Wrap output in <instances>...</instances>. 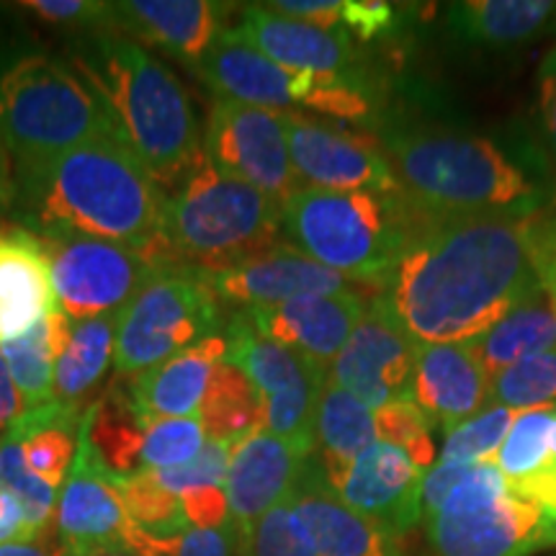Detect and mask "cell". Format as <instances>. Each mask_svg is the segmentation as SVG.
I'll list each match as a JSON object with an SVG mask.
<instances>
[{"label": "cell", "mask_w": 556, "mask_h": 556, "mask_svg": "<svg viewBox=\"0 0 556 556\" xmlns=\"http://www.w3.org/2000/svg\"><path fill=\"white\" fill-rule=\"evenodd\" d=\"M539 103L548 142L556 155V50H552L539 67Z\"/></svg>", "instance_id": "50"}, {"label": "cell", "mask_w": 556, "mask_h": 556, "mask_svg": "<svg viewBox=\"0 0 556 556\" xmlns=\"http://www.w3.org/2000/svg\"><path fill=\"white\" fill-rule=\"evenodd\" d=\"M531 242L539 281L556 307V219L531 217Z\"/></svg>", "instance_id": "47"}, {"label": "cell", "mask_w": 556, "mask_h": 556, "mask_svg": "<svg viewBox=\"0 0 556 556\" xmlns=\"http://www.w3.org/2000/svg\"><path fill=\"white\" fill-rule=\"evenodd\" d=\"M0 556H50L45 546L26 541V544H3L0 546Z\"/></svg>", "instance_id": "52"}, {"label": "cell", "mask_w": 556, "mask_h": 556, "mask_svg": "<svg viewBox=\"0 0 556 556\" xmlns=\"http://www.w3.org/2000/svg\"><path fill=\"white\" fill-rule=\"evenodd\" d=\"M225 338L229 345L227 361L245 374L255 392L261 394V400L287 392V389L315 377V374H328V368L315 364L302 353L261 336L255 325L250 323L245 309L229 319Z\"/></svg>", "instance_id": "30"}, {"label": "cell", "mask_w": 556, "mask_h": 556, "mask_svg": "<svg viewBox=\"0 0 556 556\" xmlns=\"http://www.w3.org/2000/svg\"><path fill=\"white\" fill-rule=\"evenodd\" d=\"M238 31L289 73L361 83L356 47L343 26L323 29L307 21L281 16L268 5H245Z\"/></svg>", "instance_id": "16"}, {"label": "cell", "mask_w": 556, "mask_h": 556, "mask_svg": "<svg viewBox=\"0 0 556 556\" xmlns=\"http://www.w3.org/2000/svg\"><path fill=\"white\" fill-rule=\"evenodd\" d=\"M238 556H250V554L245 552V548H242V546H240V552H238Z\"/></svg>", "instance_id": "56"}, {"label": "cell", "mask_w": 556, "mask_h": 556, "mask_svg": "<svg viewBox=\"0 0 556 556\" xmlns=\"http://www.w3.org/2000/svg\"><path fill=\"white\" fill-rule=\"evenodd\" d=\"M101 556H131L129 552H111V554H101Z\"/></svg>", "instance_id": "55"}, {"label": "cell", "mask_w": 556, "mask_h": 556, "mask_svg": "<svg viewBox=\"0 0 556 556\" xmlns=\"http://www.w3.org/2000/svg\"><path fill=\"white\" fill-rule=\"evenodd\" d=\"M291 505L317 556H400L397 536L379 520L353 510L312 456L291 492Z\"/></svg>", "instance_id": "19"}, {"label": "cell", "mask_w": 556, "mask_h": 556, "mask_svg": "<svg viewBox=\"0 0 556 556\" xmlns=\"http://www.w3.org/2000/svg\"><path fill=\"white\" fill-rule=\"evenodd\" d=\"M270 11L281 13V16L307 21V24L323 26V29H338L340 24V9L343 3L338 0H274L266 3Z\"/></svg>", "instance_id": "48"}, {"label": "cell", "mask_w": 556, "mask_h": 556, "mask_svg": "<svg viewBox=\"0 0 556 556\" xmlns=\"http://www.w3.org/2000/svg\"><path fill=\"white\" fill-rule=\"evenodd\" d=\"M283 235L319 266L384 287L413 232L402 191H325L302 186L281 206Z\"/></svg>", "instance_id": "7"}, {"label": "cell", "mask_w": 556, "mask_h": 556, "mask_svg": "<svg viewBox=\"0 0 556 556\" xmlns=\"http://www.w3.org/2000/svg\"><path fill=\"white\" fill-rule=\"evenodd\" d=\"M219 302L238 307H278L299 296H328L351 291L348 278L319 266L291 245H278L219 274H206Z\"/></svg>", "instance_id": "18"}, {"label": "cell", "mask_w": 556, "mask_h": 556, "mask_svg": "<svg viewBox=\"0 0 556 556\" xmlns=\"http://www.w3.org/2000/svg\"><path fill=\"white\" fill-rule=\"evenodd\" d=\"M13 212V184H0V225H5L3 217Z\"/></svg>", "instance_id": "53"}, {"label": "cell", "mask_w": 556, "mask_h": 556, "mask_svg": "<svg viewBox=\"0 0 556 556\" xmlns=\"http://www.w3.org/2000/svg\"><path fill=\"white\" fill-rule=\"evenodd\" d=\"M490 400L492 405L507 407L513 413L556 407V348L518 361L516 366L492 377Z\"/></svg>", "instance_id": "35"}, {"label": "cell", "mask_w": 556, "mask_h": 556, "mask_svg": "<svg viewBox=\"0 0 556 556\" xmlns=\"http://www.w3.org/2000/svg\"><path fill=\"white\" fill-rule=\"evenodd\" d=\"M340 24L351 37L377 39L392 34L397 24V9L384 0H343L340 9Z\"/></svg>", "instance_id": "44"}, {"label": "cell", "mask_w": 556, "mask_h": 556, "mask_svg": "<svg viewBox=\"0 0 556 556\" xmlns=\"http://www.w3.org/2000/svg\"><path fill=\"white\" fill-rule=\"evenodd\" d=\"M124 546L131 556H238L240 533L232 520L219 528H189L173 539H152L129 526Z\"/></svg>", "instance_id": "40"}, {"label": "cell", "mask_w": 556, "mask_h": 556, "mask_svg": "<svg viewBox=\"0 0 556 556\" xmlns=\"http://www.w3.org/2000/svg\"><path fill=\"white\" fill-rule=\"evenodd\" d=\"M422 477L426 471L405 451L377 441L330 486L353 510L379 520L400 539L422 518Z\"/></svg>", "instance_id": "17"}, {"label": "cell", "mask_w": 556, "mask_h": 556, "mask_svg": "<svg viewBox=\"0 0 556 556\" xmlns=\"http://www.w3.org/2000/svg\"><path fill=\"white\" fill-rule=\"evenodd\" d=\"M309 456L299 454L281 438L258 430L242 438L232 448L225 479V495L229 503V520L238 528L240 541H245L258 520L270 507L283 503L299 482Z\"/></svg>", "instance_id": "21"}, {"label": "cell", "mask_w": 556, "mask_h": 556, "mask_svg": "<svg viewBox=\"0 0 556 556\" xmlns=\"http://www.w3.org/2000/svg\"><path fill=\"white\" fill-rule=\"evenodd\" d=\"M88 435L101 462L122 479L180 467L206 443L199 415L155 417L139 413L124 389H114L88 409Z\"/></svg>", "instance_id": "11"}, {"label": "cell", "mask_w": 556, "mask_h": 556, "mask_svg": "<svg viewBox=\"0 0 556 556\" xmlns=\"http://www.w3.org/2000/svg\"><path fill=\"white\" fill-rule=\"evenodd\" d=\"M238 443L229 441H212L206 438L204 448L199 451L191 462L180 464V467L148 471L163 490L173 492V495H184L189 490H199V486H225L229 458H232V448Z\"/></svg>", "instance_id": "42"}, {"label": "cell", "mask_w": 556, "mask_h": 556, "mask_svg": "<svg viewBox=\"0 0 556 556\" xmlns=\"http://www.w3.org/2000/svg\"><path fill=\"white\" fill-rule=\"evenodd\" d=\"M374 420H377L379 441L405 451L415 467L428 471L438 462L433 426L426 413L415 405V400L389 402V405L374 409Z\"/></svg>", "instance_id": "39"}, {"label": "cell", "mask_w": 556, "mask_h": 556, "mask_svg": "<svg viewBox=\"0 0 556 556\" xmlns=\"http://www.w3.org/2000/svg\"><path fill=\"white\" fill-rule=\"evenodd\" d=\"M0 490L11 492L18 500L26 510V518H29L31 531L39 536L50 523L54 507H58V490L47 484L45 479L31 475L24 462L18 435L11 428L0 438Z\"/></svg>", "instance_id": "37"}, {"label": "cell", "mask_w": 556, "mask_h": 556, "mask_svg": "<svg viewBox=\"0 0 556 556\" xmlns=\"http://www.w3.org/2000/svg\"><path fill=\"white\" fill-rule=\"evenodd\" d=\"M219 16L222 5L208 0H124L111 3V31L197 67L222 31Z\"/></svg>", "instance_id": "23"}, {"label": "cell", "mask_w": 556, "mask_h": 556, "mask_svg": "<svg viewBox=\"0 0 556 556\" xmlns=\"http://www.w3.org/2000/svg\"><path fill=\"white\" fill-rule=\"evenodd\" d=\"M415 351V340L402 330V325L377 296L366 304L343 351L332 361L328 381L345 389L368 409L413 400Z\"/></svg>", "instance_id": "14"}, {"label": "cell", "mask_w": 556, "mask_h": 556, "mask_svg": "<svg viewBox=\"0 0 556 556\" xmlns=\"http://www.w3.org/2000/svg\"><path fill=\"white\" fill-rule=\"evenodd\" d=\"M554 18L552 0H467L448 9V29L471 47L510 50L544 37Z\"/></svg>", "instance_id": "28"}, {"label": "cell", "mask_w": 556, "mask_h": 556, "mask_svg": "<svg viewBox=\"0 0 556 556\" xmlns=\"http://www.w3.org/2000/svg\"><path fill=\"white\" fill-rule=\"evenodd\" d=\"M471 348L490 379L518 361L556 348V307L552 296L544 287L533 289L484 336L471 340Z\"/></svg>", "instance_id": "29"}, {"label": "cell", "mask_w": 556, "mask_h": 556, "mask_svg": "<svg viewBox=\"0 0 556 556\" xmlns=\"http://www.w3.org/2000/svg\"><path fill=\"white\" fill-rule=\"evenodd\" d=\"M21 415H24V400H21L18 389L11 379L9 364L0 353V433H5Z\"/></svg>", "instance_id": "51"}, {"label": "cell", "mask_w": 556, "mask_h": 556, "mask_svg": "<svg viewBox=\"0 0 556 556\" xmlns=\"http://www.w3.org/2000/svg\"><path fill=\"white\" fill-rule=\"evenodd\" d=\"M21 9H29L54 26L80 29V34L111 31V3L99 0H24Z\"/></svg>", "instance_id": "43"}, {"label": "cell", "mask_w": 556, "mask_h": 556, "mask_svg": "<svg viewBox=\"0 0 556 556\" xmlns=\"http://www.w3.org/2000/svg\"><path fill=\"white\" fill-rule=\"evenodd\" d=\"M129 516L119 492V477L101 462L88 435L83 413L78 448L58 500V533L65 556H101L127 552Z\"/></svg>", "instance_id": "13"}, {"label": "cell", "mask_w": 556, "mask_h": 556, "mask_svg": "<svg viewBox=\"0 0 556 556\" xmlns=\"http://www.w3.org/2000/svg\"><path fill=\"white\" fill-rule=\"evenodd\" d=\"M54 307L50 263L39 238L21 225H0V343L18 338Z\"/></svg>", "instance_id": "25"}, {"label": "cell", "mask_w": 556, "mask_h": 556, "mask_svg": "<svg viewBox=\"0 0 556 556\" xmlns=\"http://www.w3.org/2000/svg\"><path fill=\"white\" fill-rule=\"evenodd\" d=\"M170 263L219 274L283 245L281 204L204 160L165 193Z\"/></svg>", "instance_id": "6"}, {"label": "cell", "mask_w": 556, "mask_h": 556, "mask_svg": "<svg viewBox=\"0 0 556 556\" xmlns=\"http://www.w3.org/2000/svg\"><path fill=\"white\" fill-rule=\"evenodd\" d=\"M492 464L518 497L556 523V407L518 413Z\"/></svg>", "instance_id": "27"}, {"label": "cell", "mask_w": 556, "mask_h": 556, "mask_svg": "<svg viewBox=\"0 0 556 556\" xmlns=\"http://www.w3.org/2000/svg\"><path fill=\"white\" fill-rule=\"evenodd\" d=\"M217 302L201 270H160L122 312L114 348L116 374L131 379L204 338L217 336Z\"/></svg>", "instance_id": "9"}, {"label": "cell", "mask_w": 556, "mask_h": 556, "mask_svg": "<svg viewBox=\"0 0 556 556\" xmlns=\"http://www.w3.org/2000/svg\"><path fill=\"white\" fill-rule=\"evenodd\" d=\"M0 184H13V168L11 160L5 155L3 148H0Z\"/></svg>", "instance_id": "54"}, {"label": "cell", "mask_w": 556, "mask_h": 556, "mask_svg": "<svg viewBox=\"0 0 556 556\" xmlns=\"http://www.w3.org/2000/svg\"><path fill=\"white\" fill-rule=\"evenodd\" d=\"M204 152L222 173L255 186L281 206L302 189L281 111L217 99L208 114Z\"/></svg>", "instance_id": "12"}, {"label": "cell", "mask_w": 556, "mask_h": 556, "mask_svg": "<svg viewBox=\"0 0 556 556\" xmlns=\"http://www.w3.org/2000/svg\"><path fill=\"white\" fill-rule=\"evenodd\" d=\"M289 155L302 186L325 191H400L384 150L309 116L283 114Z\"/></svg>", "instance_id": "15"}, {"label": "cell", "mask_w": 556, "mask_h": 556, "mask_svg": "<svg viewBox=\"0 0 556 556\" xmlns=\"http://www.w3.org/2000/svg\"><path fill=\"white\" fill-rule=\"evenodd\" d=\"M122 312L73 319L65 351L54 361V400L60 405L80 407V402L106 377L114 361Z\"/></svg>", "instance_id": "32"}, {"label": "cell", "mask_w": 556, "mask_h": 556, "mask_svg": "<svg viewBox=\"0 0 556 556\" xmlns=\"http://www.w3.org/2000/svg\"><path fill=\"white\" fill-rule=\"evenodd\" d=\"M227 338L208 336L178 356L148 368L127 381L124 392L139 413L155 417H197L204 405L214 368L227 358Z\"/></svg>", "instance_id": "26"}, {"label": "cell", "mask_w": 556, "mask_h": 556, "mask_svg": "<svg viewBox=\"0 0 556 556\" xmlns=\"http://www.w3.org/2000/svg\"><path fill=\"white\" fill-rule=\"evenodd\" d=\"M539 287L531 217H428L379 299L417 345L471 343Z\"/></svg>", "instance_id": "1"}, {"label": "cell", "mask_w": 556, "mask_h": 556, "mask_svg": "<svg viewBox=\"0 0 556 556\" xmlns=\"http://www.w3.org/2000/svg\"><path fill=\"white\" fill-rule=\"evenodd\" d=\"M413 400L443 435L490 407V377L471 343L417 345Z\"/></svg>", "instance_id": "20"}, {"label": "cell", "mask_w": 556, "mask_h": 556, "mask_svg": "<svg viewBox=\"0 0 556 556\" xmlns=\"http://www.w3.org/2000/svg\"><path fill=\"white\" fill-rule=\"evenodd\" d=\"M379 441L374 409L328 381L319 394L315 417V451L317 464L328 484L338 482L345 469L356 462L361 451Z\"/></svg>", "instance_id": "31"}, {"label": "cell", "mask_w": 556, "mask_h": 556, "mask_svg": "<svg viewBox=\"0 0 556 556\" xmlns=\"http://www.w3.org/2000/svg\"><path fill=\"white\" fill-rule=\"evenodd\" d=\"M471 469H475V464L435 462L422 477V516L435 513L443 505V500L467 479Z\"/></svg>", "instance_id": "46"}, {"label": "cell", "mask_w": 556, "mask_h": 556, "mask_svg": "<svg viewBox=\"0 0 556 556\" xmlns=\"http://www.w3.org/2000/svg\"><path fill=\"white\" fill-rule=\"evenodd\" d=\"M106 135V106L88 83L52 54L0 52V148L11 168H29Z\"/></svg>", "instance_id": "5"}, {"label": "cell", "mask_w": 556, "mask_h": 556, "mask_svg": "<svg viewBox=\"0 0 556 556\" xmlns=\"http://www.w3.org/2000/svg\"><path fill=\"white\" fill-rule=\"evenodd\" d=\"M11 379L26 409H39L54 402V356L47 317L21 332L18 338L0 343Z\"/></svg>", "instance_id": "34"}, {"label": "cell", "mask_w": 556, "mask_h": 556, "mask_svg": "<svg viewBox=\"0 0 556 556\" xmlns=\"http://www.w3.org/2000/svg\"><path fill=\"white\" fill-rule=\"evenodd\" d=\"M250 556H317L304 531L302 518L296 516L291 495L278 503L250 528L245 541H240Z\"/></svg>", "instance_id": "41"}, {"label": "cell", "mask_w": 556, "mask_h": 556, "mask_svg": "<svg viewBox=\"0 0 556 556\" xmlns=\"http://www.w3.org/2000/svg\"><path fill=\"white\" fill-rule=\"evenodd\" d=\"M37 539L31 531L26 510L11 492L0 490V546L3 544H26Z\"/></svg>", "instance_id": "49"}, {"label": "cell", "mask_w": 556, "mask_h": 556, "mask_svg": "<svg viewBox=\"0 0 556 556\" xmlns=\"http://www.w3.org/2000/svg\"><path fill=\"white\" fill-rule=\"evenodd\" d=\"M364 299L353 291L328 296H299L278 307L245 309L261 336L302 353L330 371L345 340L364 315Z\"/></svg>", "instance_id": "22"}, {"label": "cell", "mask_w": 556, "mask_h": 556, "mask_svg": "<svg viewBox=\"0 0 556 556\" xmlns=\"http://www.w3.org/2000/svg\"><path fill=\"white\" fill-rule=\"evenodd\" d=\"M400 191L426 217H536L552 189L492 137L402 122L381 131Z\"/></svg>", "instance_id": "3"}, {"label": "cell", "mask_w": 556, "mask_h": 556, "mask_svg": "<svg viewBox=\"0 0 556 556\" xmlns=\"http://www.w3.org/2000/svg\"><path fill=\"white\" fill-rule=\"evenodd\" d=\"M193 70L225 101L281 111V114H289L296 106L291 90L294 75L268 60L238 29H222Z\"/></svg>", "instance_id": "24"}, {"label": "cell", "mask_w": 556, "mask_h": 556, "mask_svg": "<svg viewBox=\"0 0 556 556\" xmlns=\"http://www.w3.org/2000/svg\"><path fill=\"white\" fill-rule=\"evenodd\" d=\"M199 420L212 441L240 443L263 430V400L245 374L225 358L214 368Z\"/></svg>", "instance_id": "33"}, {"label": "cell", "mask_w": 556, "mask_h": 556, "mask_svg": "<svg viewBox=\"0 0 556 556\" xmlns=\"http://www.w3.org/2000/svg\"><path fill=\"white\" fill-rule=\"evenodd\" d=\"M67 60L165 193L204 160V135L189 90L139 41L114 31L83 34L70 45Z\"/></svg>", "instance_id": "4"}, {"label": "cell", "mask_w": 556, "mask_h": 556, "mask_svg": "<svg viewBox=\"0 0 556 556\" xmlns=\"http://www.w3.org/2000/svg\"><path fill=\"white\" fill-rule=\"evenodd\" d=\"M119 492L129 523L152 539H173L193 528L186 518L180 497L163 490L150 475L119 477Z\"/></svg>", "instance_id": "36"}, {"label": "cell", "mask_w": 556, "mask_h": 556, "mask_svg": "<svg viewBox=\"0 0 556 556\" xmlns=\"http://www.w3.org/2000/svg\"><path fill=\"white\" fill-rule=\"evenodd\" d=\"M178 497L193 528H219L229 523L225 486H199V490H189Z\"/></svg>", "instance_id": "45"}, {"label": "cell", "mask_w": 556, "mask_h": 556, "mask_svg": "<svg viewBox=\"0 0 556 556\" xmlns=\"http://www.w3.org/2000/svg\"><path fill=\"white\" fill-rule=\"evenodd\" d=\"M426 520L438 556H531L556 546V523L518 497L495 464H475L467 479Z\"/></svg>", "instance_id": "8"}, {"label": "cell", "mask_w": 556, "mask_h": 556, "mask_svg": "<svg viewBox=\"0 0 556 556\" xmlns=\"http://www.w3.org/2000/svg\"><path fill=\"white\" fill-rule=\"evenodd\" d=\"M165 191L122 137L106 135L13 170V212L34 235H80L137 250L163 268Z\"/></svg>", "instance_id": "2"}, {"label": "cell", "mask_w": 556, "mask_h": 556, "mask_svg": "<svg viewBox=\"0 0 556 556\" xmlns=\"http://www.w3.org/2000/svg\"><path fill=\"white\" fill-rule=\"evenodd\" d=\"M50 263L58 307L70 319L127 309L163 266L137 250L80 235H37Z\"/></svg>", "instance_id": "10"}, {"label": "cell", "mask_w": 556, "mask_h": 556, "mask_svg": "<svg viewBox=\"0 0 556 556\" xmlns=\"http://www.w3.org/2000/svg\"><path fill=\"white\" fill-rule=\"evenodd\" d=\"M516 417L518 413H513V409L490 405L471 420L451 430L443 441L441 454H438V462L492 464Z\"/></svg>", "instance_id": "38"}]
</instances>
